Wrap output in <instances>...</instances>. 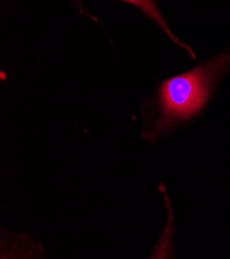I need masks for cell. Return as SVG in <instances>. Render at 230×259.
I'll list each match as a JSON object with an SVG mask.
<instances>
[{"mask_svg": "<svg viewBox=\"0 0 230 259\" xmlns=\"http://www.w3.org/2000/svg\"><path fill=\"white\" fill-rule=\"evenodd\" d=\"M229 61L230 55H222L164 82L159 92L161 116L148 138L154 140L164 136L178 123L198 113L208 101L216 75Z\"/></svg>", "mask_w": 230, "mask_h": 259, "instance_id": "cell-1", "label": "cell"}, {"mask_svg": "<svg viewBox=\"0 0 230 259\" xmlns=\"http://www.w3.org/2000/svg\"><path fill=\"white\" fill-rule=\"evenodd\" d=\"M127 2L132 3V4L136 5L137 7H140V8H141L146 14H148L152 19H154V20L161 26V27L166 31V33H167L172 39H174V40L176 41V44H180L182 47H184V48H186L187 50H189V51H190V54H191L192 56H194L193 53H192L191 49H190L189 47H187V46L181 44V41H178V40L172 35V33L169 31V29L166 27V24H165L164 20H163V18L161 17L160 13L158 12V10H157L156 6L154 5V3H153V0H127Z\"/></svg>", "mask_w": 230, "mask_h": 259, "instance_id": "cell-2", "label": "cell"}]
</instances>
